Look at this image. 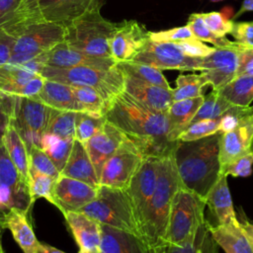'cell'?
Returning <instances> with one entry per match:
<instances>
[{
	"mask_svg": "<svg viewBox=\"0 0 253 253\" xmlns=\"http://www.w3.org/2000/svg\"><path fill=\"white\" fill-rule=\"evenodd\" d=\"M79 211L101 224L112 226L144 240L130 199L124 189L100 185L97 197Z\"/></svg>",
	"mask_w": 253,
	"mask_h": 253,
	"instance_id": "obj_6",
	"label": "cell"
},
{
	"mask_svg": "<svg viewBox=\"0 0 253 253\" xmlns=\"http://www.w3.org/2000/svg\"><path fill=\"white\" fill-rule=\"evenodd\" d=\"M149 40V31L134 20L123 21L111 40V57L118 63L129 61L142 49Z\"/></svg>",
	"mask_w": 253,
	"mask_h": 253,
	"instance_id": "obj_15",
	"label": "cell"
},
{
	"mask_svg": "<svg viewBox=\"0 0 253 253\" xmlns=\"http://www.w3.org/2000/svg\"><path fill=\"white\" fill-rule=\"evenodd\" d=\"M229 34L240 45L253 48V22H233Z\"/></svg>",
	"mask_w": 253,
	"mask_h": 253,
	"instance_id": "obj_49",
	"label": "cell"
},
{
	"mask_svg": "<svg viewBox=\"0 0 253 253\" xmlns=\"http://www.w3.org/2000/svg\"><path fill=\"white\" fill-rule=\"evenodd\" d=\"M39 0H22V5L20 8L22 9H30L32 8Z\"/></svg>",
	"mask_w": 253,
	"mask_h": 253,
	"instance_id": "obj_58",
	"label": "cell"
},
{
	"mask_svg": "<svg viewBox=\"0 0 253 253\" xmlns=\"http://www.w3.org/2000/svg\"><path fill=\"white\" fill-rule=\"evenodd\" d=\"M16 101L17 96L0 91V144L3 143L5 131L14 117Z\"/></svg>",
	"mask_w": 253,
	"mask_h": 253,
	"instance_id": "obj_45",
	"label": "cell"
},
{
	"mask_svg": "<svg viewBox=\"0 0 253 253\" xmlns=\"http://www.w3.org/2000/svg\"><path fill=\"white\" fill-rule=\"evenodd\" d=\"M37 253H65L53 246H50L48 244H43V243H40L39 249Z\"/></svg>",
	"mask_w": 253,
	"mask_h": 253,
	"instance_id": "obj_57",
	"label": "cell"
},
{
	"mask_svg": "<svg viewBox=\"0 0 253 253\" xmlns=\"http://www.w3.org/2000/svg\"><path fill=\"white\" fill-rule=\"evenodd\" d=\"M232 106L234 105L226 101L215 90H212L209 95L204 97L203 103L194 116L191 124L202 120L218 119Z\"/></svg>",
	"mask_w": 253,
	"mask_h": 253,
	"instance_id": "obj_37",
	"label": "cell"
},
{
	"mask_svg": "<svg viewBox=\"0 0 253 253\" xmlns=\"http://www.w3.org/2000/svg\"><path fill=\"white\" fill-rule=\"evenodd\" d=\"M159 159L160 158L153 157L145 158L138 171L132 177L128 187L126 189L132 204L142 234L146 211L157 183Z\"/></svg>",
	"mask_w": 253,
	"mask_h": 253,
	"instance_id": "obj_13",
	"label": "cell"
},
{
	"mask_svg": "<svg viewBox=\"0 0 253 253\" xmlns=\"http://www.w3.org/2000/svg\"><path fill=\"white\" fill-rule=\"evenodd\" d=\"M33 97L54 110L80 112L72 87L60 82L44 79L41 91Z\"/></svg>",
	"mask_w": 253,
	"mask_h": 253,
	"instance_id": "obj_27",
	"label": "cell"
},
{
	"mask_svg": "<svg viewBox=\"0 0 253 253\" xmlns=\"http://www.w3.org/2000/svg\"><path fill=\"white\" fill-rule=\"evenodd\" d=\"M176 43L186 55L191 57L203 58L208 56L214 50V46H208L202 41H199L197 39H191Z\"/></svg>",
	"mask_w": 253,
	"mask_h": 253,
	"instance_id": "obj_50",
	"label": "cell"
},
{
	"mask_svg": "<svg viewBox=\"0 0 253 253\" xmlns=\"http://www.w3.org/2000/svg\"><path fill=\"white\" fill-rule=\"evenodd\" d=\"M65 220L80 249L99 248L101 223L82 211H66Z\"/></svg>",
	"mask_w": 253,
	"mask_h": 253,
	"instance_id": "obj_24",
	"label": "cell"
},
{
	"mask_svg": "<svg viewBox=\"0 0 253 253\" xmlns=\"http://www.w3.org/2000/svg\"><path fill=\"white\" fill-rule=\"evenodd\" d=\"M100 253H142L141 240L135 236L101 224Z\"/></svg>",
	"mask_w": 253,
	"mask_h": 253,
	"instance_id": "obj_29",
	"label": "cell"
},
{
	"mask_svg": "<svg viewBox=\"0 0 253 253\" xmlns=\"http://www.w3.org/2000/svg\"><path fill=\"white\" fill-rule=\"evenodd\" d=\"M239 222H240L242 228L244 229L245 233L247 234V236H248V238H249V240H250V242H251V244L253 246V223L248 221L245 218L243 220H239Z\"/></svg>",
	"mask_w": 253,
	"mask_h": 253,
	"instance_id": "obj_55",
	"label": "cell"
},
{
	"mask_svg": "<svg viewBox=\"0 0 253 253\" xmlns=\"http://www.w3.org/2000/svg\"><path fill=\"white\" fill-rule=\"evenodd\" d=\"M21 5L22 0H0V28L16 16Z\"/></svg>",
	"mask_w": 253,
	"mask_h": 253,
	"instance_id": "obj_53",
	"label": "cell"
},
{
	"mask_svg": "<svg viewBox=\"0 0 253 253\" xmlns=\"http://www.w3.org/2000/svg\"><path fill=\"white\" fill-rule=\"evenodd\" d=\"M203 20L207 27L219 38H224L227 34L230 33L232 27V21L227 20L219 12H210L202 13Z\"/></svg>",
	"mask_w": 253,
	"mask_h": 253,
	"instance_id": "obj_47",
	"label": "cell"
},
{
	"mask_svg": "<svg viewBox=\"0 0 253 253\" xmlns=\"http://www.w3.org/2000/svg\"><path fill=\"white\" fill-rule=\"evenodd\" d=\"M124 77V91L126 93L154 111L162 113H166L168 111L169 107L173 103L172 88L166 89L125 74Z\"/></svg>",
	"mask_w": 253,
	"mask_h": 253,
	"instance_id": "obj_21",
	"label": "cell"
},
{
	"mask_svg": "<svg viewBox=\"0 0 253 253\" xmlns=\"http://www.w3.org/2000/svg\"><path fill=\"white\" fill-rule=\"evenodd\" d=\"M181 187L183 184L172 152L159 159L157 183L143 224L144 240L151 243L165 241L172 201Z\"/></svg>",
	"mask_w": 253,
	"mask_h": 253,
	"instance_id": "obj_4",
	"label": "cell"
},
{
	"mask_svg": "<svg viewBox=\"0 0 253 253\" xmlns=\"http://www.w3.org/2000/svg\"><path fill=\"white\" fill-rule=\"evenodd\" d=\"M186 25L192 32L195 39L202 42H211L214 47H222L231 43V42L227 40L226 37L219 38L211 32L203 20L202 13L191 14Z\"/></svg>",
	"mask_w": 253,
	"mask_h": 253,
	"instance_id": "obj_42",
	"label": "cell"
},
{
	"mask_svg": "<svg viewBox=\"0 0 253 253\" xmlns=\"http://www.w3.org/2000/svg\"><path fill=\"white\" fill-rule=\"evenodd\" d=\"M73 141L74 139L62 138L51 133H43L40 141V148L44 151L60 172L69 157Z\"/></svg>",
	"mask_w": 253,
	"mask_h": 253,
	"instance_id": "obj_32",
	"label": "cell"
},
{
	"mask_svg": "<svg viewBox=\"0 0 253 253\" xmlns=\"http://www.w3.org/2000/svg\"><path fill=\"white\" fill-rule=\"evenodd\" d=\"M0 185H5L17 192L30 193L29 185L12 162L4 144H0Z\"/></svg>",
	"mask_w": 253,
	"mask_h": 253,
	"instance_id": "obj_36",
	"label": "cell"
},
{
	"mask_svg": "<svg viewBox=\"0 0 253 253\" xmlns=\"http://www.w3.org/2000/svg\"><path fill=\"white\" fill-rule=\"evenodd\" d=\"M222 132L190 141L178 140L173 151L175 165L187 190L205 200L219 178V145Z\"/></svg>",
	"mask_w": 253,
	"mask_h": 253,
	"instance_id": "obj_2",
	"label": "cell"
},
{
	"mask_svg": "<svg viewBox=\"0 0 253 253\" xmlns=\"http://www.w3.org/2000/svg\"><path fill=\"white\" fill-rule=\"evenodd\" d=\"M211 2H220V1H223V0H209Z\"/></svg>",
	"mask_w": 253,
	"mask_h": 253,
	"instance_id": "obj_61",
	"label": "cell"
},
{
	"mask_svg": "<svg viewBox=\"0 0 253 253\" xmlns=\"http://www.w3.org/2000/svg\"><path fill=\"white\" fill-rule=\"evenodd\" d=\"M205 202L216 218L217 224H227L238 219L233 209L226 175L220 174L215 184L206 196Z\"/></svg>",
	"mask_w": 253,
	"mask_h": 253,
	"instance_id": "obj_25",
	"label": "cell"
},
{
	"mask_svg": "<svg viewBox=\"0 0 253 253\" xmlns=\"http://www.w3.org/2000/svg\"><path fill=\"white\" fill-rule=\"evenodd\" d=\"M2 229H3V227H2V225H1V223H0V253H3L2 242H1V231H2Z\"/></svg>",
	"mask_w": 253,
	"mask_h": 253,
	"instance_id": "obj_60",
	"label": "cell"
},
{
	"mask_svg": "<svg viewBox=\"0 0 253 253\" xmlns=\"http://www.w3.org/2000/svg\"><path fill=\"white\" fill-rule=\"evenodd\" d=\"M98 4L100 0H39L32 8L20 10L34 13L43 21L66 28Z\"/></svg>",
	"mask_w": 253,
	"mask_h": 253,
	"instance_id": "obj_14",
	"label": "cell"
},
{
	"mask_svg": "<svg viewBox=\"0 0 253 253\" xmlns=\"http://www.w3.org/2000/svg\"><path fill=\"white\" fill-rule=\"evenodd\" d=\"M56 178L46 174L30 171V182L29 191L31 202L34 204L38 199L43 198L53 206L55 202L53 199V188L55 185Z\"/></svg>",
	"mask_w": 253,
	"mask_h": 253,
	"instance_id": "obj_39",
	"label": "cell"
},
{
	"mask_svg": "<svg viewBox=\"0 0 253 253\" xmlns=\"http://www.w3.org/2000/svg\"><path fill=\"white\" fill-rule=\"evenodd\" d=\"M32 206L30 193L17 192L8 186L0 185V219L5 212L13 208L28 213Z\"/></svg>",
	"mask_w": 253,
	"mask_h": 253,
	"instance_id": "obj_41",
	"label": "cell"
},
{
	"mask_svg": "<svg viewBox=\"0 0 253 253\" xmlns=\"http://www.w3.org/2000/svg\"><path fill=\"white\" fill-rule=\"evenodd\" d=\"M53 110L35 97L17 96L11 125L18 131L27 148L32 145L40 147L41 138L45 132Z\"/></svg>",
	"mask_w": 253,
	"mask_h": 253,
	"instance_id": "obj_9",
	"label": "cell"
},
{
	"mask_svg": "<svg viewBox=\"0 0 253 253\" xmlns=\"http://www.w3.org/2000/svg\"><path fill=\"white\" fill-rule=\"evenodd\" d=\"M78 253H100L99 248H94V249H80Z\"/></svg>",
	"mask_w": 253,
	"mask_h": 253,
	"instance_id": "obj_59",
	"label": "cell"
},
{
	"mask_svg": "<svg viewBox=\"0 0 253 253\" xmlns=\"http://www.w3.org/2000/svg\"><path fill=\"white\" fill-rule=\"evenodd\" d=\"M216 132H220V118L214 120H202L190 124L179 135L178 140H196Z\"/></svg>",
	"mask_w": 253,
	"mask_h": 253,
	"instance_id": "obj_43",
	"label": "cell"
},
{
	"mask_svg": "<svg viewBox=\"0 0 253 253\" xmlns=\"http://www.w3.org/2000/svg\"><path fill=\"white\" fill-rule=\"evenodd\" d=\"M126 138V135L119 128L106 122L97 133L83 143L94 165L98 178H100L102 168L106 161L116 152Z\"/></svg>",
	"mask_w": 253,
	"mask_h": 253,
	"instance_id": "obj_20",
	"label": "cell"
},
{
	"mask_svg": "<svg viewBox=\"0 0 253 253\" xmlns=\"http://www.w3.org/2000/svg\"><path fill=\"white\" fill-rule=\"evenodd\" d=\"M117 66L125 75H128L141 81L151 83L166 89H171L165 76L163 75L161 70L157 68L134 60L118 62Z\"/></svg>",
	"mask_w": 253,
	"mask_h": 253,
	"instance_id": "obj_33",
	"label": "cell"
},
{
	"mask_svg": "<svg viewBox=\"0 0 253 253\" xmlns=\"http://www.w3.org/2000/svg\"><path fill=\"white\" fill-rule=\"evenodd\" d=\"M105 117L145 158H162L174 151L178 140L169 138L166 113L146 107L125 91L110 102Z\"/></svg>",
	"mask_w": 253,
	"mask_h": 253,
	"instance_id": "obj_1",
	"label": "cell"
},
{
	"mask_svg": "<svg viewBox=\"0 0 253 253\" xmlns=\"http://www.w3.org/2000/svg\"><path fill=\"white\" fill-rule=\"evenodd\" d=\"M205 207L204 199L181 187L172 201L165 241L182 245L195 235L205 221Z\"/></svg>",
	"mask_w": 253,
	"mask_h": 253,
	"instance_id": "obj_8",
	"label": "cell"
},
{
	"mask_svg": "<svg viewBox=\"0 0 253 253\" xmlns=\"http://www.w3.org/2000/svg\"><path fill=\"white\" fill-rule=\"evenodd\" d=\"M159 70L180 71L202 70L203 58L186 55L176 42H160L148 40L142 49L132 59Z\"/></svg>",
	"mask_w": 253,
	"mask_h": 253,
	"instance_id": "obj_11",
	"label": "cell"
},
{
	"mask_svg": "<svg viewBox=\"0 0 253 253\" xmlns=\"http://www.w3.org/2000/svg\"><path fill=\"white\" fill-rule=\"evenodd\" d=\"M15 43V37L4 28H0V65L9 63Z\"/></svg>",
	"mask_w": 253,
	"mask_h": 253,
	"instance_id": "obj_52",
	"label": "cell"
},
{
	"mask_svg": "<svg viewBox=\"0 0 253 253\" xmlns=\"http://www.w3.org/2000/svg\"><path fill=\"white\" fill-rule=\"evenodd\" d=\"M80 112L93 116H105L108 104L103 97L93 88L86 86H71Z\"/></svg>",
	"mask_w": 253,
	"mask_h": 253,
	"instance_id": "obj_35",
	"label": "cell"
},
{
	"mask_svg": "<svg viewBox=\"0 0 253 253\" xmlns=\"http://www.w3.org/2000/svg\"><path fill=\"white\" fill-rule=\"evenodd\" d=\"M98 194V188L92 187L82 181L59 176L53 188L55 207L62 214L66 211H79L91 203Z\"/></svg>",
	"mask_w": 253,
	"mask_h": 253,
	"instance_id": "obj_19",
	"label": "cell"
},
{
	"mask_svg": "<svg viewBox=\"0 0 253 253\" xmlns=\"http://www.w3.org/2000/svg\"><path fill=\"white\" fill-rule=\"evenodd\" d=\"M40 74L44 79L69 86L91 87L103 97L108 105L125 90V77L117 64L107 70L88 66L63 68L42 65Z\"/></svg>",
	"mask_w": 253,
	"mask_h": 253,
	"instance_id": "obj_7",
	"label": "cell"
},
{
	"mask_svg": "<svg viewBox=\"0 0 253 253\" xmlns=\"http://www.w3.org/2000/svg\"><path fill=\"white\" fill-rule=\"evenodd\" d=\"M100 6H94L66 27L63 41L83 53L112 58L110 42L119 23L105 19L101 15Z\"/></svg>",
	"mask_w": 253,
	"mask_h": 253,
	"instance_id": "obj_5",
	"label": "cell"
},
{
	"mask_svg": "<svg viewBox=\"0 0 253 253\" xmlns=\"http://www.w3.org/2000/svg\"><path fill=\"white\" fill-rule=\"evenodd\" d=\"M250 11H253V0H243L242 5H241L240 9L238 10V12L235 14L234 18H238L243 13L250 12Z\"/></svg>",
	"mask_w": 253,
	"mask_h": 253,
	"instance_id": "obj_56",
	"label": "cell"
},
{
	"mask_svg": "<svg viewBox=\"0 0 253 253\" xmlns=\"http://www.w3.org/2000/svg\"><path fill=\"white\" fill-rule=\"evenodd\" d=\"M107 122L106 117H97L84 112H76L75 139L85 143L97 133Z\"/></svg>",
	"mask_w": 253,
	"mask_h": 253,
	"instance_id": "obj_40",
	"label": "cell"
},
{
	"mask_svg": "<svg viewBox=\"0 0 253 253\" xmlns=\"http://www.w3.org/2000/svg\"><path fill=\"white\" fill-rule=\"evenodd\" d=\"M195 39L188 26L173 28L170 30L149 32V40L160 42H179L187 40Z\"/></svg>",
	"mask_w": 253,
	"mask_h": 253,
	"instance_id": "obj_46",
	"label": "cell"
},
{
	"mask_svg": "<svg viewBox=\"0 0 253 253\" xmlns=\"http://www.w3.org/2000/svg\"><path fill=\"white\" fill-rule=\"evenodd\" d=\"M209 83L205 76L200 74H180L176 79V88L172 89L174 101L204 96V90Z\"/></svg>",
	"mask_w": 253,
	"mask_h": 253,
	"instance_id": "obj_34",
	"label": "cell"
},
{
	"mask_svg": "<svg viewBox=\"0 0 253 253\" xmlns=\"http://www.w3.org/2000/svg\"><path fill=\"white\" fill-rule=\"evenodd\" d=\"M3 144L6 147L12 162L15 164L23 179L29 185L30 161L27 146L18 131L11 125V123L5 131L3 137Z\"/></svg>",
	"mask_w": 253,
	"mask_h": 253,
	"instance_id": "obj_30",
	"label": "cell"
},
{
	"mask_svg": "<svg viewBox=\"0 0 253 253\" xmlns=\"http://www.w3.org/2000/svg\"><path fill=\"white\" fill-rule=\"evenodd\" d=\"M253 143V106L229 130L222 132L219 145L221 169L236 158L250 152Z\"/></svg>",
	"mask_w": 253,
	"mask_h": 253,
	"instance_id": "obj_16",
	"label": "cell"
},
{
	"mask_svg": "<svg viewBox=\"0 0 253 253\" xmlns=\"http://www.w3.org/2000/svg\"><path fill=\"white\" fill-rule=\"evenodd\" d=\"M27 214L24 211L13 208L3 214L0 223L3 229L8 228L11 231L15 241L24 253H37L40 242L35 235Z\"/></svg>",
	"mask_w": 253,
	"mask_h": 253,
	"instance_id": "obj_22",
	"label": "cell"
},
{
	"mask_svg": "<svg viewBox=\"0 0 253 253\" xmlns=\"http://www.w3.org/2000/svg\"><path fill=\"white\" fill-rule=\"evenodd\" d=\"M42 65L52 67H76L88 66L99 69H111L117 62L113 58L98 57L83 53L70 47L64 41L54 45L51 49L35 58Z\"/></svg>",
	"mask_w": 253,
	"mask_h": 253,
	"instance_id": "obj_17",
	"label": "cell"
},
{
	"mask_svg": "<svg viewBox=\"0 0 253 253\" xmlns=\"http://www.w3.org/2000/svg\"><path fill=\"white\" fill-rule=\"evenodd\" d=\"M250 151L252 152V154H253V143H252V145H251V148H250Z\"/></svg>",
	"mask_w": 253,
	"mask_h": 253,
	"instance_id": "obj_62",
	"label": "cell"
},
{
	"mask_svg": "<svg viewBox=\"0 0 253 253\" xmlns=\"http://www.w3.org/2000/svg\"><path fill=\"white\" fill-rule=\"evenodd\" d=\"M253 76V48L243 47L239 51L235 77Z\"/></svg>",
	"mask_w": 253,
	"mask_h": 253,
	"instance_id": "obj_51",
	"label": "cell"
},
{
	"mask_svg": "<svg viewBox=\"0 0 253 253\" xmlns=\"http://www.w3.org/2000/svg\"><path fill=\"white\" fill-rule=\"evenodd\" d=\"M199 234L200 253H216V243L208 228V222L204 221L200 227Z\"/></svg>",
	"mask_w": 253,
	"mask_h": 253,
	"instance_id": "obj_54",
	"label": "cell"
},
{
	"mask_svg": "<svg viewBox=\"0 0 253 253\" xmlns=\"http://www.w3.org/2000/svg\"><path fill=\"white\" fill-rule=\"evenodd\" d=\"M145 157L127 138L106 161L99 178L100 185L126 190Z\"/></svg>",
	"mask_w": 253,
	"mask_h": 253,
	"instance_id": "obj_10",
	"label": "cell"
},
{
	"mask_svg": "<svg viewBox=\"0 0 253 253\" xmlns=\"http://www.w3.org/2000/svg\"><path fill=\"white\" fill-rule=\"evenodd\" d=\"M75 118L76 112L74 111L53 110L44 133L75 139Z\"/></svg>",
	"mask_w": 253,
	"mask_h": 253,
	"instance_id": "obj_38",
	"label": "cell"
},
{
	"mask_svg": "<svg viewBox=\"0 0 253 253\" xmlns=\"http://www.w3.org/2000/svg\"><path fill=\"white\" fill-rule=\"evenodd\" d=\"M244 46L236 42L229 45L214 47V50L203 57L201 73L207 79L212 90H218L235 78L239 51Z\"/></svg>",
	"mask_w": 253,
	"mask_h": 253,
	"instance_id": "obj_12",
	"label": "cell"
},
{
	"mask_svg": "<svg viewBox=\"0 0 253 253\" xmlns=\"http://www.w3.org/2000/svg\"><path fill=\"white\" fill-rule=\"evenodd\" d=\"M215 91L234 106H250L253 101V76L235 77Z\"/></svg>",
	"mask_w": 253,
	"mask_h": 253,
	"instance_id": "obj_31",
	"label": "cell"
},
{
	"mask_svg": "<svg viewBox=\"0 0 253 253\" xmlns=\"http://www.w3.org/2000/svg\"><path fill=\"white\" fill-rule=\"evenodd\" d=\"M60 175L82 181L95 188L100 186L99 178L84 144L76 139L73 141L69 157Z\"/></svg>",
	"mask_w": 253,
	"mask_h": 253,
	"instance_id": "obj_23",
	"label": "cell"
},
{
	"mask_svg": "<svg viewBox=\"0 0 253 253\" xmlns=\"http://www.w3.org/2000/svg\"><path fill=\"white\" fill-rule=\"evenodd\" d=\"M208 228L215 243L225 253H253V246L238 219L231 223L215 226L208 223Z\"/></svg>",
	"mask_w": 253,
	"mask_h": 253,
	"instance_id": "obj_26",
	"label": "cell"
},
{
	"mask_svg": "<svg viewBox=\"0 0 253 253\" xmlns=\"http://www.w3.org/2000/svg\"><path fill=\"white\" fill-rule=\"evenodd\" d=\"M27 150L29 154L30 171L46 174L56 179L60 176V172L56 166L42 148L37 145H32L27 148Z\"/></svg>",
	"mask_w": 253,
	"mask_h": 253,
	"instance_id": "obj_44",
	"label": "cell"
},
{
	"mask_svg": "<svg viewBox=\"0 0 253 253\" xmlns=\"http://www.w3.org/2000/svg\"><path fill=\"white\" fill-rule=\"evenodd\" d=\"M4 28L15 37L9 64L23 65L63 41L65 28L42 20L34 13L18 10Z\"/></svg>",
	"mask_w": 253,
	"mask_h": 253,
	"instance_id": "obj_3",
	"label": "cell"
},
{
	"mask_svg": "<svg viewBox=\"0 0 253 253\" xmlns=\"http://www.w3.org/2000/svg\"><path fill=\"white\" fill-rule=\"evenodd\" d=\"M205 96L174 101L166 112L169 138L176 142L182 131L191 124L194 116L203 103Z\"/></svg>",
	"mask_w": 253,
	"mask_h": 253,
	"instance_id": "obj_28",
	"label": "cell"
},
{
	"mask_svg": "<svg viewBox=\"0 0 253 253\" xmlns=\"http://www.w3.org/2000/svg\"><path fill=\"white\" fill-rule=\"evenodd\" d=\"M44 78L26 65H0V91L19 97L36 96L42 89Z\"/></svg>",
	"mask_w": 253,
	"mask_h": 253,
	"instance_id": "obj_18",
	"label": "cell"
},
{
	"mask_svg": "<svg viewBox=\"0 0 253 253\" xmlns=\"http://www.w3.org/2000/svg\"><path fill=\"white\" fill-rule=\"evenodd\" d=\"M253 154L249 153L242 155L221 169V174L233 177H248L252 174Z\"/></svg>",
	"mask_w": 253,
	"mask_h": 253,
	"instance_id": "obj_48",
	"label": "cell"
}]
</instances>
